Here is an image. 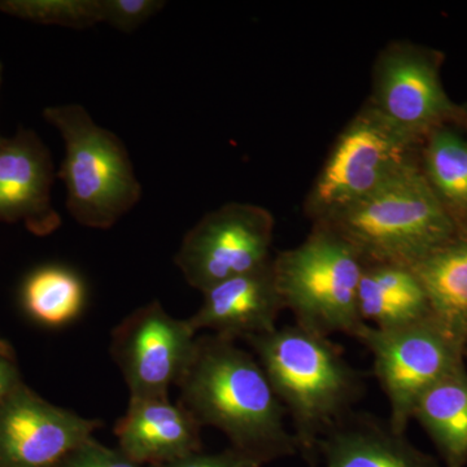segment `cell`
Listing matches in <instances>:
<instances>
[{"label":"cell","mask_w":467,"mask_h":467,"mask_svg":"<svg viewBox=\"0 0 467 467\" xmlns=\"http://www.w3.org/2000/svg\"><path fill=\"white\" fill-rule=\"evenodd\" d=\"M272 264L285 309L300 327L328 337H356L367 325L359 317L358 301L364 263L327 226L313 223L306 241L279 252Z\"/></svg>","instance_id":"obj_5"},{"label":"cell","mask_w":467,"mask_h":467,"mask_svg":"<svg viewBox=\"0 0 467 467\" xmlns=\"http://www.w3.org/2000/svg\"><path fill=\"white\" fill-rule=\"evenodd\" d=\"M198 343L189 318L169 315L158 300L126 316L110 340L116 362L130 399L169 398V389L182 379Z\"/></svg>","instance_id":"obj_10"},{"label":"cell","mask_w":467,"mask_h":467,"mask_svg":"<svg viewBox=\"0 0 467 467\" xmlns=\"http://www.w3.org/2000/svg\"><path fill=\"white\" fill-rule=\"evenodd\" d=\"M57 467H149L129 459L119 448L106 447L97 439L79 445Z\"/></svg>","instance_id":"obj_23"},{"label":"cell","mask_w":467,"mask_h":467,"mask_svg":"<svg viewBox=\"0 0 467 467\" xmlns=\"http://www.w3.org/2000/svg\"><path fill=\"white\" fill-rule=\"evenodd\" d=\"M461 122H463L467 129V106L462 107V119H461Z\"/></svg>","instance_id":"obj_26"},{"label":"cell","mask_w":467,"mask_h":467,"mask_svg":"<svg viewBox=\"0 0 467 467\" xmlns=\"http://www.w3.org/2000/svg\"><path fill=\"white\" fill-rule=\"evenodd\" d=\"M358 301L362 322L379 330L432 317L425 288L411 267L365 265Z\"/></svg>","instance_id":"obj_17"},{"label":"cell","mask_w":467,"mask_h":467,"mask_svg":"<svg viewBox=\"0 0 467 467\" xmlns=\"http://www.w3.org/2000/svg\"><path fill=\"white\" fill-rule=\"evenodd\" d=\"M244 342L292 420L299 451L313 456L319 441L352 413L361 399V374L330 337L296 324Z\"/></svg>","instance_id":"obj_2"},{"label":"cell","mask_w":467,"mask_h":467,"mask_svg":"<svg viewBox=\"0 0 467 467\" xmlns=\"http://www.w3.org/2000/svg\"><path fill=\"white\" fill-rule=\"evenodd\" d=\"M441 55L408 41L389 42L378 54L368 103L410 140L422 143L441 126L462 119L441 78Z\"/></svg>","instance_id":"obj_8"},{"label":"cell","mask_w":467,"mask_h":467,"mask_svg":"<svg viewBox=\"0 0 467 467\" xmlns=\"http://www.w3.org/2000/svg\"><path fill=\"white\" fill-rule=\"evenodd\" d=\"M429 299L431 316L467 355V232L411 266Z\"/></svg>","instance_id":"obj_16"},{"label":"cell","mask_w":467,"mask_h":467,"mask_svg":"<svg viewBox=\"0 0 467 467\" xmlns=\"http://www.w3.org/2000/svg\"><path fill=\"white\" fill-rule=\"evenodd\" d=\"M275 225L266 208L227 202L186 233L175 254V265L192 288L207 291L269 263Z\"/></svg>","instance_id":"obj_9"},{"label":"cell","mask_w":467,"mask_h":467,"mask_svg":"<svg viewBox=\"0 0 467 467\" xmlns=\"http://www.w3.org/2000/svg\"><path fill=\"white\" fill-rule=\"evenodd\" d=\"M177 387L178 402L199 425L223 432L234 450L264 465L299 451L259 359L234 340L198 337L192 364Z\"/></svg>","instance_id":"obj_1"},{"label":"cell","mask_w":467,"mask_h":467,"mask_svg":"<svg viewBox=\"0 0 467 467\" xmlns=\"http://www.w3.org/2000/svg\"><path fill=\"white\" fill-rule=\"evenodd\" d=\"M27 316L46 327H61L75 321L86 303L81 276L63 265H43L30 272L20 288Z\"/></svg>","instance_id":"obj_20"},{"label":"cell","mask_w":467,"mask_h":467,"mask_svg":"<svg viewBox=\"0 0 467 467\" xmlns=\"http://www.w3.org/2000/svg\"><path fill=\"white\" fill-rule=\"evenodd\" d=\"M317 451L325 467H438L389 422L352 413L319 441Z\"/></svg>","instance_id":"obj_15"},{"label":"cell","mask_w":467,"mask_h":467,"mask_svg":"<svg viewBox=\"0 0 467 467\" xmlns=\"http://www.w3.org/2000/svg\"><path fill=\"white\" fill-rule=\"evenodd\" d=\"M2 70H3V66H2V63H0V81H2ZM2 140H3V138L0 137V142H2Z\"/></svg>","instance_id":"obj_27"},{"label":"cell","mask_w":467,"mask_h":467,"mask_svg":"<svg viewBox=\"0 0 467 467\" xmlns=\"http://www.w3.org/2000/svg\"><path fill=\"white\" fill-rule=\"evenodd\" d=\"M272 260L202 292L201 308L189 318L193 330H209L234 342L275 331L285 306Z\"/></svg>","instance_id":"obj_13"},{"label":"cell","mask_w":467,"mask_h":467,"mask_svg":"<svg viewBox=\"0 0 467 467\" xmlns=\"http://www.w3.org/2000/svg\"><path fill=\"white\" fill-rule=\"evenodd\" d=\"M420 164L459 232H467V138L451 125L436 129L420 146Z\"/></svg>","instance_id":"obj_19"},{"label":"cell","mask_w":467,"mask_h":467,"mask_svg":"<svg viewBox=\"0 0 467 467\" xmlns=\"http://www.w3.org/2000/svg\"><path fill=\"white\" fill-rule=\"evenodd\" d=\"M23 382L16 352L7 339L0 337V401Z\"/></svg>","instance_id":"obj_25"},{"label":"cell","mask_w":467,"mask_h":467,"mask_svg":"<svg viewBox=\"0 0 467 467\" xmlns=\"http://www.w3.org/2000/svg\"><path fill=\"white\" fill-rule=\"evenodd\" d=\"M420 146L365 101L335 140L304 212L313 223L334 217L420 161Z\"/></svg>","instance_id":"obj_6"},{"label":"cell","mask_w":467,"mask_h":467,"mask_svg":"<svg viewBox=\"0 0 467 467\" xmlns=\"http://www.w3.org/2000/svg\"><path fill=\"white\" fill-rule=\"evenodd\" d=\"M355 339L370 352L374 374L389 400V427L401 435L420 396L465 364V349L432 317L391 330L364 325Z\"/></svg>","instance_id":"obj_7"},{"label":"cell","mask_w":467,"mask_h":467,"mask_svg":"<svg viewBox=\"0 0 467 467\" xmlns=\"http://www.w3.org/2000/svg\"><path fill=\"white\" fill-rule=\"evenodd\" d=\"M0 9L36 23L72 29L101 23L100 0H11L0 2Z\"/></svg>","instance_id":"obj_21"},{"label":"cell","mask_w":467,"mask_h":467,"mask_svg":"<svg viewBox=\"0 0 467 467\" xmlns=\"http://www.w3.org/2000/svg\"><path fill=\"white\" fill-rule=\"evenodd\" d=\"M50 150L33 130L20 129L0 142V223H24L36 236H47L61 226L52 207L55 177Z\"/></svg>","instance_id":"obj_12"},{"label":"cell","mask_w":467,"mask_h":467,"mask_svg":"<svg viewBox=\"0 0 467 467\" xmlns=\"http://www.w3.org/2000/svg\"><path fill=\"white\" fill-rule=\"evenodd\" d=\"M263 465L264 463L259 460L230 448L221 453L198 451L173 462L152 467H261Z\"/></svg>","instance_id":"obj_24"},{"label":"cell","mask_w":467,"mask_h":467,"mask_svg":"<svg viewBox=\"0 0 467 467\" xmlns=\"http://www.w3.org/2000/svg\"><path fill=\"white\" fill-rule=\"evenodd\" d=\"M101 426L18 384L0 401V467H57Z\"/></svg>","instance_id":"obj_11"},{"label":"cell","mask_w":467,"mask_h":467,"mask_svg":"<svg viewBox=\"0 0 467 467\" xmlns=\"http://www.w3.org/2000/svg\"><path fill=\"white\" fill-rule=\"evenodd\" d=\"M162 0H100L101 23L131 33L165 7Z\"/></svg>","instance_id":"obj_22"},{"label":"cell","mask_w":467,"mask_h":467,"mask_svg":"<svg viewBox=\"0 0 467 467\" xmlns=\"http://www.w3.org/2000/svg\"><path fill=\"white\" fill-rule=\"evenodd\" d=\"M316 223L348 243L364 265L414 266L460 233L420 161L368 198Z\"/></svg>","instance_id":"obj_3"},{"label":"cell","mask_w":467,"mask_h":467,"mask_svg":"<svg viewBox=\"0 0 467 467\" xmlns=\"http://www.w3.org/2000/svg\"><path fill=\"white\" fill-rule=\"evenodd\" d=\"M202 426L169 398L130 399L117 422L119 450L144 466H160L202 451Z\"/></svg>","instance_id":"obj_14"},{"label":"cell","mask_w":467,"mask_h":467,"mask_svg":"<svg viewBox=\"0 0 467 467\" xmlns=\"http://www.w3.org/2000/svg\"><path fill=\"white\" fill-rule=\"evenodd\" d=\"M441 451L448 467L467 462V370L465 364L427 389L413 418Z\"/></svg>","instance_id":"obj_18"},{"label":"cell","mask_w":467,"mask_h":467,"mask_svg":"<svg viewBox=\"0 0 467 467\" xmlns=\"http://www.w3.org/2000/svg\"><path fill=\"white\" fill-rule=\"evenodd\" d=\"M43 117L66 143L57 177L66 184L70 216L90 229L115 226L142 198L125 144L78 104L50 107Z\"/></svg>","instance_id":"obj_4"}]
</instances>
